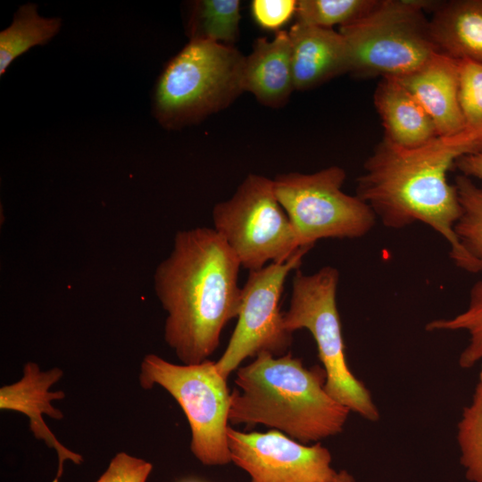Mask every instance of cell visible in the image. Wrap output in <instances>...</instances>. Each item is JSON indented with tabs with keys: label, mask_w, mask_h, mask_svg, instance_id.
Segmentation results:
<instances>
[{
	"label": "cell",
	"mask_w": 482,
	"mask_h": 482,
	"mask_svg": "<svg viewBox=\"0 0 482 482\" xmlns=\"http://www.w3.org/2000/svg\"><path fill=\"white\" fill-rule=\"evenodd\" d=\"M240 268L213 228L176 233L170 253L154 271V287L167 313L165 342L182 364L208 360L220 345L224 327L237 318Z\"/></svg>",
	"instance_id": "obj_1"
},
{
	"label": "cell",
	"mask_w": 482,
	"mask_h": 482,
	"mask_svg": "<svg viewBox=\"0 0 482 482\" xmlns=\"http://www.w3.org/2000/svg\"><path fill=\"white\" fill-rule=\"evenodd\" d=\"M478 152H482V140L465 130L410 148L384 138L364 162L356 195L386 228L399 229L415 222L429 226L449 244L453 262L477 273L454 232L461 207L447 174L458 158Z\"/></svg>",
	"instance_id": "obj_2"
},
{
	"label": "cell",
	"mask_w": 482,
	"mask_h": 482,
	"mask_svg": "<svg viewBox=\"0 0 482 482\" xmlns=\"http://www.w3.org/2000/svg\"><path fill=\"white\" fill-rule=\"evenodd\" d=\"M326 378L323 368H306L290 352L259 353L237 370L229 420L262 424L305 445L337 436L351 411L327 393Z\"/></svg>",
	"instance_id": "obj_3"
},
{
	"label": "cell",
	"mask_w": 482,
	"mask_h": 482,
	"mask_svg": "<svg viewBox=\"0 0 482 482\" xmlns=\"http://www.w3.org/2000/svg\"><path fill=\"white\" fill-rule=\"evenodd\" d=\"M245 58L234 46L189 40L157 81L156 120L168 129H179L229 107L244 92Z\"/></svg>",
	"instance_id": "obj_4"
},
{
	"label": "cell",
	"mask_w": 482,
	"mask_h": 482,
	"mask_svg": "<svg viewBox=\"0 0 482 482\" xmlns=\"http://www.w3.org/2000/svg\"><path fill=\"white\" fill-rule=\"evenodd\" d=\"M339 272L325 266L312 274L297 269L292 280L288 309L283 312L285 328L292 334L305 328L313 337L326 371L325 390L351 411L370 421L379 411L365 385L348 367L341 320L337 305Z\"/></svg>",
	"instance_id": "obj_5"
},
{
	"label": "cell",
	"mask_w": 482,
	"mask_h": 482,
	"mask_svg": "<svg viewBox=\"0 0 482 482\" xmlns=\"http://www.w3.org/2000/svg\"><path fill=\"white\" fill-rule=\"evenodd\" d=\"M431 4L415 0L377 1L362 17L339 27L349 49L350 73L400 77L439 53L424 14Z\"/></svg>",
	"instance_id": "obj_6"
},
{
	"label": "cell",
	"mask_w": 482,
	"mask_h": 482,
	"mask_svg": "<svg viewBox=\"0 0 482 482\" xmlns=\"http://www.w3.org/2000/svg\"><path fill=\"white\" fill-rule=\"evenodd\" d=\"M138 381L144 389L162 387L177 401L190 427V450L202 464L232 462L227 436L231 393L216 362L175 364L149 353L140 364Z\"/></svg>",
	"instance_id": "obj_7"
},
{
	"label": "cell",
	"mask_w": 482,
	"mask_h": 482,
	"mask_svg": "<svg viewBox=\"0 0 482 482\" xmlns=\"http://www.w3.org/2000/svg\"><path fill=\"white\" fill-rule=\"evenodd\" d=\"M212 217L213 229L248 271L284 263L306 248L275 195L273 179L262 175H247L230 198L214 205Z\"/></svg>",
	"instance_id": "obj_8"
},
{
	"label": "cell",
	"mask_w": 482,
	"mask_h": 482,
	"mask_svg": "<svg viewBox=\"0 0 482 482\" xmlns=\"http://www.w3.org/2000/svg\"><path fill=\"white\" fill-rule=\"evenodd\" d=\"M345 171L331 166L314 173L289 172L273 179L275 195L287 214L300 245L312 249L325 238L355 239L367 235L376 215L342 187Z\"/></svg>",
	"instance_id": "obj_9"
},
{
	"label": "cell",
	"mask_w": 482,
	"mask_h": 482,
	"mask_svg": "<svg viewBox=\"0 0 482 482\" xmlns=\"http://www.w3.org/2000/svg\"><path fill=\"white\" fill-rule=\"evenodd\" d=\"M309 251L302 248L284 263L272 262L249 271L242 287L237 325L225 351L216 362L218 371L224 378L247 358L262 353L274 356L288 353L292 333L284 327L279 301L288 274L299 269Z\"/></svg>",
	"instance_id": "obj_10"
},
{
	"label": "cell",
	"mask_w": 482,
	"mask_h": 482,
	"mask_svg": "<svg viewBox=\"0 0 482 482\" xmlns=\"http://www.w3.org/2000/svg\"><path fill=\"white\" fill-rule=\"evenodd\" d=\"M227 436L231 461L251 482H355L331 467V453L320 442L305 445L278 430L243 432L230 426Z\"/></svg>",
	"instance_id": "obj_11"
},
{
	"label": "cell",
	"mask_w": 482,
	"mask_h": 482,
	"mask_svg": "<svg viewBox=\"0 0 482 482\" xmlns=\"http://www.w3.org/2000/svg\"><path fill=\"white\" fill-rule=\"evenodd\" d=\"M62 375L63 371L59 368L42 370L37 363L29 362L24 364L22 377L17 382L0 388V409L26 415L34 436L56 452L58 469L53 482H58L62 478L66 461L77 465L84 461L81 454L65 447L55 437L43 418V415H46L56 420L63 419V413L52 402L64 399L65 393L62 390H50Z\"/></svg>",
	"instance_id": "obj_12"
},
{
	"label": "cell",
	"mask_w": 482,
	"mask_h": 482,
	"mask_svg": "<svg viewBox=\"0 0 482 482\" xmlns=\"http://www.w3.org/2000/svg\"><path fill=\"white\" fill-rule=\"evenodd\" d=\"M395 79L420 104L438 137H453L464 130L458 98V60L439 52L420 68Z\"/></svg>",
	"instance_id": "obj_13"
},
{
	"label": "cell",
	"mask_w": 482,
	"mask_h": 482,
	"mask_svg": "<svg viewBox=\"0 0 482 482\" xmlns=\"http://www.w3.org/2000/svg\"><path fill=\"white\" fill-rule=\"evenodd\" d=\"M288 35L295 90H308L350 72L349 49L339 31L296 21Z\"/></svg>",
	"instance_id": "obj_14"
},
{
	"label": "cell",
	"mask_w": 482,
	"mask_h": 482,
	"mask_svg": "<svg viewBox=\"0 0 482 482\" xmlns=\"http://www.w3.org/2000/svg\"><path fill=\"white\" fill-rule=\"evenodd\" d=\"M242 84L244 92L265 106L278 108L288 102L295 90L288 31L279 30L272 39L255 40L245 58Z\"/></svg>",
	"instance_id": "obj_15"
},
{
	"label": "cell",
	"mask_w": 482,
	"mask_h": 482,
	"mask_svg": "<svg viewBox=\"0 0 482 482\" xmlns=\"http://www.w3.org/2000/svg\"><path fill=\"white\" fill-rule=\"evenodd\" d=\"M374 104L387 141L410 148L438 137L428 114L395 78H382L374 93Z\"/></svg>",
	"instance_id": "obj_16"
},
{
	"label": "cell",
	"mask_w": 482,
	"mask_h": 482,
	"mask_svg": "<svg viewBox=\"0 0 482 482\" xmlns=\"http://www.w3.org/2000/svg\"><path fill=\"white\" fill-rule=\"evenodd\" d=\"M438 50L455 60L482 63V0H453L436 4L429 20Z\"/></svg>",
	"instance_id": "obj_17"
},
{
	"label": "cell",
	"mask_w": 482,
	"mask_h": 482,
	"mask_svg": "<svg viewBox=\"0 0 482 482\" xmlns=\"http://www.w3.org/2000/svg\"><path fill=\"white\" fill-rule=\"evenodd\" d=\"M61 27L60 18L40 16L36 4L21 5L11 25L0 32V76L28 50L48 43Z\"/></svg>",
	"instance_id": "obj_18"
},
{
	"label": "cell",
	"mask_w": 482,
	"mask_h": 482,
	"mask_svg": "<svg viewBox=\"0 0 482 482\" xmlns=\"http://www.w3.org/2000/svg\"><path fill=\"white\" fill-rule=\"evenodd\" d=\"M238 0H199L191 4L187 32L189 40L233 46L239 37Z\"/></svg>",
	"instance_id": "obj_19"
},
{
	"label": "cell",
	"mask_w": 482,
	"mask_h": 482,
	"mask_svg": "<svg viewBox=\"0 0 482 482\" xmlns=\"http://www.w3.org/2000/svg\"><path fill=\"white\" fill-rule=\"evenodd\" d=\"M461 214L454 226L458 242L482 272V189L462 174L454 179Z\"/></svg>",
	"instance_id": "obj_20"
},
{
	"label": "cell",
	"mask_w": 482,
	"mask_h": 482,
	"mask_svg": "<svg viewBox=\"0 0 482 482\" xmlns=\"http://www.w3.org/2000/svg\"><path fill=\"white\" fill-rule=\"evenodd\" d=\"M426 329L465 331L469 335V343L460 355L459 365L469 369L482 361V280L471 287L469 303L463 312L452 318L431 320Z\"/></svg>",
	"instance_id": "obj_21"
},
{
	"label": "cell",
	"mask_w": 482,
	"mask_h": 482,
	"mask_svg": "<svg viewBox=\"0 0 482 482\" xmlns=\"http://www.w3.org/2000/svg\"><path fill=\"white\" fill-rule=\"evenodd\" d=\"M457 442L467 479L482 482V386L479 383L458 422Z\"/></svg>",
	"instance_id": "obj_22"
},
{
	"label": "cell",
	"mask_w": 482,
	"mask_h": 482,
	"mask_svg": "<svg viewBox=\"0 0 482 482\" xmlns=\"http://www.w3.org/2000/svg\"><path fill=\"white\" fill-rule=\"evenodd\" d=\"M377 0H298L296 21L320 28L344 26L369 12Z\"/></svg>",
	"instance_id": "obj_23"
},
{
	"label": "cell",
	"mask_w": 482,
	"mask_h": 482,
	"mask_svg": "<svg viewBox=\"0 0 482 482\" xmlns=\"http://www.w3.org/2000/svg\"><path fill=\"white\" fill-rule=\"evenodd\" d=\"M458 98L464 130L482 140V63L458 60Z\"/></svg>",
	"instance_id": "obj_24"
},
{
	"label": "cell",
	"mask_w": 482,
	"mask_h": 482,
	"mask_svg": "<svg viewBox=\"0 0 482 482\" xmlns=\"http://www.w3.org/2000/svg\"><path fill=\"white\" fill-rule=\"evenodd\" d=\"M152 470L151 462L120 452L96 482H146Z\"/></svg>",
	"instance_id": "obj_25"
},
{
	"label": "cell",
	"mask_w": 482,
	"mask_h": 482,
	"mask_svg": "<svg viewBox=\"0 0 482 482\" xmlns=\"http://www.w3.org/2000/svg\"><path fill=\"white\" fill-rule=\"evenodd\" d=\"M295 0H253L251 4L253 18L266 29H278L296 12Z\"/></svg>",
	"instance_id": "obj_26"
},
{
	"label": "cell",
	"mask_w": 482,
	"mask_h": 482,
	"mask_svg": "<svg viewBox=\"0 0 482 482\" xmlns=\"http://www.w3.org/2000/svg\"><path fill=\"white\" fill-rule=\"evenodd\" d=\"M454 167H456L462 175L469 178H476L482 182V152L467 154L461 156L455 162Z\"/></svg>",
	"instance_id": "obj_27"
},
{
	"label": "cell",
	"mask_w": 482,
	"mask_h": 482,
	"mask_svg": "<svg viewBox=\"0 0 482 482\" xmlns=\"http://www.w3.org/2000/svg\"><path fill=\"white\" fill-rule=\"evenodd\" d=\"M179 482H205V481H202V480L195 479V478H187V479L181 480Z\"/></svg>",
	"instance_id": "obj_28"
},
{
	"label": "cell",
	"mask_w": 482,
	"mask_h": 482,
	"mask_svg": "<svg viewBox=\"0 0 482 482\" xmlns=\"http://www.w3.org/2000/svg\"><path fill=\"white\" fill-rule=\"evenodd\" d=\"M478 383L482 386V365H481V370H480V373H479V382Z\"/></svg>",
	"instance_id": "obj_29"
}]
</instances>
